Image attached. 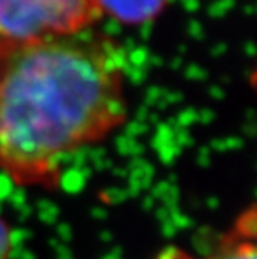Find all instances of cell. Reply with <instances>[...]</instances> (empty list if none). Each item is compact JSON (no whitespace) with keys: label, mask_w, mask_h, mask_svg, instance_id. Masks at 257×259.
Instances as JSON below:
<instances>
[{"label":"cell","mask_w":257,"mask_h":259,"mask_svg":"<svg viewBox=\"0 0 257 259\" xmlns=\"http://www.w3.org/2000/svg\"><path fill=\"white\" fill-rule=\"evenodd\" d=\"M122 64L109 42L72 35L0 62V170L54 191L64 157L99 144L127 119Z\"/></svg>","instance_id":"1"},{"label":"cell","mask_w":257,"mask_h":259,"mask_svg":"<svg viewBox=\"0 0 257 259\" xmlns=\"http://www.w3.org/2000/svg\"><path fill=\"white\" fill-rule=\"evenodd\" d=\"M100 15L95 0H0V62L37 44L84 34Z\"/></svg>","instance_id":"2"},{"label":"cell","mask_w":257,"mask_h":259,"mask_svg":"<svg viewBox=\"0 0 257 259\" xmlns=\"http://www.w3.org/2000/svg\"><path fill=\"white\" fill-rule=\"evenodd\" d=\"M156 259H257V209L245 211L231 233L224 236L209 252L195 254L171 246L159 251Z\"/></svg>","instance_id":"3"},{"label":"cell","mask_w":257,"mask_h":259,"mask_svg":"<svg viewBox=\"0 0 257 259\" xmlns=\"http://www.w3.org/2000/svg\"><path fill=\"white\" fill-rule=\"evenodd\" d=\"M169 0H95L100 14L124 25H144L166 9Z\"/></svg>","instance_id":"4"},{"label":"cell","mask_w":257,"mask_h":259,"mask_svg":"<svg viewBox=\"0 0 257 259\" xmlns=\"http://www.w3.org/2000/svg\"><path fill=\"white\" fill-rule=\"evenodd\" d=\"M12 254V231L0 218V259H10Z\"/></svg>","instance_id":"5"}]
</instances>
